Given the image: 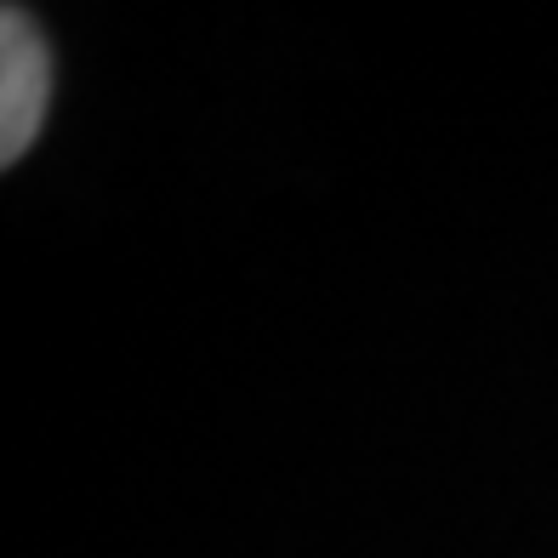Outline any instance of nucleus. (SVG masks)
I'll return each mask as SVG.
<instances>
[{
    "instance_id": "nucleus-1",
    "label": "nucleus",
    "mask_w": 558,
    "mask_h": 558,
    "mask_svg": "<svg viewBox=\"0 0 558 558\" xmlns=\"http://www.w3.org/2000/svg\"><path fill=\"white\" fill-rule=\"evenodd\" d=\"M46 97H52V52L29 12H0V160H17L35 143Z\"/></svg>"
}]
</instances>
